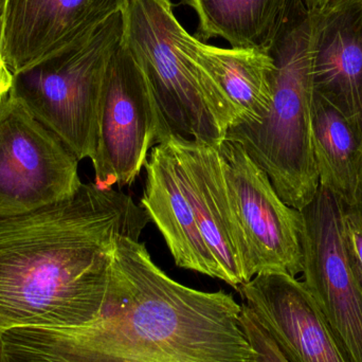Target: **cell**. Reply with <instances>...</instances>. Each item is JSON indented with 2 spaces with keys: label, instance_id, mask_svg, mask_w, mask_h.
Segmentation results:
<instances>
[{
  "label": "cell",
  "instance_id": "1",
  "mask_svg": "<svg viewBox=\"0 0 362 362\" xmlns=\"http://www.w3.org/2000/svg\"><path fill=\"white\" fill-rule=\"evenodd\" d=\"M240 313L231 293L178 283L139 238L122 236L99 316L0 332V362H257Z\"/></svg>",
  "mask_w": 362,
  "mask_h": 362
},
{
  "label": "cell",
  "instance_id": "2",
  "mask_svg": "<svg viewBox=\"0 0 362 362\" xmlns=\"http://www.w3.org/2000/svg\"><path fill=\"white\" fill-rule=\"evenodd\" d=\"M150 218L133 198L83 183L76 195L0 217V332L78 327L99 316L119 238Z\"/></svg>",
  "mask_w": 362,
  "mask_h": 362
},
{
  "label": "cell",
  "instance_id": "3",
  "mask_svg": "<svg viewBox=\"0 0 362 362\" xmlns=\"http://www.w3.org/2000/svg\"><path fill=\"white\" fill-rule=\"evenodd\" d=\"M266 51L274 63L272 106L259 122L228 129L225 139L240 144L267 174L283 202L301 210L320 185L313 150L310 13L283 30Z\"/></svg>",
  "mask_w": 362,
  "mask_h": 362
},
{
  "label": "cell",
  "instance_id": "4",
  "mask_svg": "<svg viewBox=\"0 0 362 362\" xmlns=\"http://www.w3.org/2000/svg\"><path fill=\"white\" fill-rule=\"evenodd\" d=\"M123 32L122 11L65 50L13 76L8 93L21 100L80 161L95 157L104 76Z\"/></svg>",
  "mask_w": 362,
  "mask_h": 362
},
{
  "label": "cell",
  "instance_id": "5",
  "mask_svg": "<svg viewBox=\"0 0 362 362\" xmlns=\"http://www.w3.org/2000/svg\"><path fill=\"white\" fill-rule=\"evenodd\" d=\"M123 44L137 62L173 135L218 146L225 132L211 112L193 59L183 50L185 28L171 0H127Z\"/></svg>",
  "mask_w": 362,
  "mask_h": 362
},
{
  "label": "cell",
  "instance_id": "6",
  "mask_svg": "<svg viewBox=\"0 0 362 362\" xmlns=\"http://www.w3.org/2000/svg\"><path fill=\"white\" fill-rule=\"evenodd\" d=\"M172 135L146 76L123 42L110 57L102 86L95 182L129 185L151 151Z\"/></svg>",
  "mask_w": 362,
  "mask_h": 362
},
{
  "label": "cell",
  "instance_id": "7",
  "mask_svg": "<svg viewBox=\"0 0 362 362\" xmlns=\"http://www.w3.org/2000/svg\"><path fill=\"white\" fill-rule=\"evenodd\" d=\"M74 153L8 93L0 104V217L25 214L76 195Z\"/></svg>",
  "mask_w": 362,
  "mask_h": 362
},
{
  "label": "cell",
  "instance_id": "8",
  "mask_svg": "<svg viewBox=\"0 0 362 362\" xmlns=\"http://www.w3.org/2000/svg\"><path fill=\"white\" fill-rule=\"evenodd\" d=\"M346 204L319 185L301 214L304 286L352 362H362V286L344 236Z\"/></svg>",
  "mask_w": 362,
  "mask_h": 362
},
{
  "label": "cell",
  "instance_id": "9",
  "mask_svg": "<svg viewBox=\"0 0 362 362\" xmlns=\"http://www.w3.org/2000/svg\"><path fill=\"white\" fill-rule=\"evenodd\" d=\"M228 195L248 253L251 279L262 272L301 274V214L283 202L267 174L242 146H216Z\"/></svg>",
  "mask_w": 362,
  "mask_h": 362
},
{
  "label": "cell",
  "instance_id": "10",
  "mask_svg": "<svg viewBox=\"0 0 362 362\" xmlns=\"http://www.w3.org/2000/svg\"><path fill=\"white\" fill-rule=\"evenodd\" d=\"M171 144L183 187L193 206L219 280L238 291L251 280L248 253L228 195L221 157L215 146L172 134Z\"/></svg>",
  "mask_w": 362,
  "mask_h": 362
},
{
  "label": "cell",
  "instance_id": "11",
  "mask_svg": "<svg viewBox=\"0 0 362 362\" xmlns=\"http://www.w3.org/2000/svg\"><path fill=\"white\" fill-rule=\"evenodd\" d=\"M238 291L287 361L352 362L303 282L296 276L262 272Z\"/></svg>",
  "mask_w": 362,
  "mask_h": 362
},
{
  "label": "cell",
  "instance_id": "12",
  "mask_svg": "<svg viewBox=\"0 0 362 362\" xmlns=\"http://www.w3.org/2000/svg\"><path fill=\"white\" fill-rule=\"evenodd\" d=\"M127 0H6L4 62L13 76L86 37Z\"/></svg>",
  "mask_w": 362,
  "mask_h": 362
},
{
  "label": "cell",
  "instance_id": "13",
  "mask_svg": "<svg viewBox=\"0 0 362 362\" xmlns=\"http://www.w3.org/2000/svg\"><path fill=\"white\" fill-rule=\"evenodd\" d=\"M310 16L315 93L362 135V0H336Z\"/></svg>",
  "mask_w": 362,
  "mask_h": 362
},
{
  "label": "cell",
  "instance_id": "14",
  "mask_svg": "<svg viewBox=\"0 0 362 362\" xmlns=\"http://www.w3.org/2000/svg\"><path fill=\"white\" fill-rule=\"evenodd\" d=\"M144 168L146 180L140 206L163 234L176 265L219 280L168 139L152 148Z\"/></svg>",
  "mask_w": 362,
  "mask_h": 362
},
{
  "label": "cell",
  "instance_id": "15",
  "mask_svg": "<svg viewBox=\"0 0 362 362\" xmlns=\"http://www.w3.org/2000/svg\"><path fill=\"white\" fill-rule=\"evenodd\" d=\"M181 45L227 102L233 118L231 127L257 123L266 116L272 106L274 71V59L267 51L211 46L187 30Z\"/></svg>",
  "mask_w": 362,
  "mask_h": 362
},
{
  "label": "cell",
  "instance_id": "16",
  "mask_svg": "<svg viewBox=\"0 0 362 362\" xmlns=\"http://www.w3.org/2000/svg\"><path fill=\"white\" fill-rule=\"evenodd\" d=\"M198 16V40L221 37L233 48L267 50L289 25L310 15L303 0H181Z\"/></svg>",
  "mask_w": 362,
  "mask_h": 362
},
{
  "label": "cell",
  "instance_id": "17",
  "mask_svg": "<svg viewBox=\"0 0 362 362\" xmlns=\"http://www.w3.org/2000/svg\"><path fill=\"white\" fill-rule=\"evenodd\" d=\"M313 150L319 183L353 206L362 163V135L339 110L315 93Z\"/></svg>",
  "mask_w": 362,
  "mask_h": 362
},
{
  "label": "cell",
  "instance_id": "18",
  "mask_svg": "<svg viewBox=\"0 0 362 362\" xmlns=\"http://www.w3.org/2000/svg\"><path fill=\"white\" fill-rule=\"evenodd\" d=\"M240 323L255 350L257 362H288L255 313L244 303L242 304Z\"/></svg>",
  "mask_w": 362,
  "mask_h": 362
},
{
  "label": "cell",
  "instance_id": "19",
  "mask_svg": "<svg viewBox=\"0 0 362 362\" xmlns=\"http://www.w3.org/2000/svg\"><path fill=\"white\" fill-rule=\"evenodd\" d=\"M344 236L351 265L362 286V213L354 206H346Z\"/></svg>",
  "mask_w": 362,
  "mask_h": 362
},
{
  "label": "cell",
  "instance_id": "20",
  "mask_svg": "<svg viewBox=\"0 0 362 362\" xmlns=\"http://www.w3.org/2000/svg\"><path fill=\"white\" fill-rule=\"evenodd\" d=\"M6 0H0V67L4 65V28H6Z\"/></svg>",
  "mask_w": 362,
  "mask_h": 362
},
{
  "label": "cell",
  "instance_id": "21",
  "mask_svg": "<svg viewBox=\"0 0 362 362\" xmlns=\"http://www.w3.org/2000/svg\"><path fill=\"white\" fill-rule=\"evenodd\" d=\"M13 74L6 66L0 67V95H6L12 86Z\"/></svg>",
  "mask_w": 362,
  "mask_h": 362
},
{
  "label": "cell",
  "instance_id": "22",
  "mask_svg": "<svg viewBox=\"0 0 362 362\" xmlns=\"http://www.w3.org/2000/svg\"><path fill=\"white\" fill-rule=\"evenodd\" d=\"M336 0H303L306 8L310 13H320L327 10Z\"/></svg>",
  "mask_w": 362,
  "mask_h": 362
},
{
  "label": "cell",
  "instance_id": "23",
  "mask_svg": "<svg viewBox=\"0 0 362 362\" xmlns=\"http://www.w3.org/2000/svg\"><path fill=\"white\" fill-rule=\"evenodd\" d=\"M354 208L362 213V163L361 176H359L358 187H357L356 196H355Z\"/></svg>",
  "mask_w": 362,
  "mask_h": 362
},
{
  "label": "cell",
  "instance_id": "24",
  "mask_svg": "<svg viewBox=\"0 0 362 362\" xmlns=\"http://www.w3.org/2000/svg\"><path fill=\"white\" fill-rule=\"evenodd\" d=\"M6 95H8V93H6ZM6 95H0V104H1V102L4 101V99L6 97Z\"/></svg>",
  "mask_w": 362,
  "mask_h": 362
}]
</instances>
